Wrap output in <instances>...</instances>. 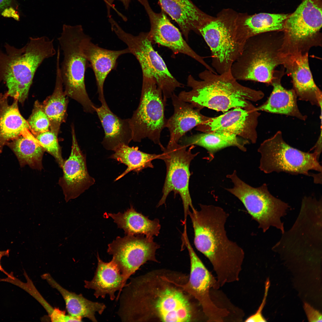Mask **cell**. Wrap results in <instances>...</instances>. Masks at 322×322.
<instances>
[{"label":"cell","mask_w":322,"mask_h":322,"mask_svg":"<svg viewBox=\"0 0 322 322\" xmlns=\"http://www.w3.org/2000/svg\"><path fill=\"white\" fill-rule=\"evenodd\" d=\"M260 115L252 104L245 108L238 107L215 117H208L196 129L204 133L226 132L256 143L258 119Z\"/></svg>","instance_id":"2e32d148"},{"label":"cell","mask_w":322,"mask_h":322,"mask_svg":"<svg viewBox=\"0 0 322 322\" xmlns=\"http://www.w3.org/2000/svg\"><path fill=\"white\" fill-rule=\"evenodd\" d=\"M17 0H0V16L4 15L17 10Z\"/></svg>","instance_id":"74e56055"},{"label":"cell","mask_w":322,"mask_h":322,"mask_svg":"<svg viewBox=\"0 0 322 322\" xmlns=\"http://www.w3.org/2000/svg\"><path fill=\"white\" fill-rule=\"evenodd\" d=\"M227 177L234 185L226 190L242 202L264 232L270 227L279 230L282 233L285 231L281 218L286 214L289 208L287 203L272 195L265 183L257 188L247 184L238 177L235 170Z\"/></svg>","instance_id":"ba28073f"},{"label":"cell","mask_w":322,"mask_h":322,"mask_svg":"<svg viewBox=\"0 0 322 322\" xmlns=\"http://www.w3.org/2000/svg\"><path fill=\"white\" fill-rule=\"evenodd\" d=\"M97 258V267L94 276L90 281H84V287L94 290L96 298L100 297L104 298L108 295L112 301L115 298V292L118 291L117 300L125 286L123 276L112 259L109 262H104L98 253Z\"/></svg>","instance_id":"d4e9b609"},{"label":"cell","mask_w":322,"mask_h":322,"mask_svg":"<svg viewBox=\"0 0 322 322\" xmlns=\"http://www.w3.org/2000/svg\"><path fill=\"white\" fill-rule=\"evenodd\" d=\"M7 145L15 153L21 166L28 165L33 169L42 168V160L45 150L29 129H25L21 135Z\"/></svg>","instance_id":"1f68e13d"},{"label":"cell","mask_w":322,"mask_h":322,"mask_svg":"<svg viewBox=\"0 0 322 322\" xmlns=\"http://www.w3.org/2000/svg\"><path fill=\"white\" fill-rule=\"evenodd\" d=\"M57 135L49 131L40 133L34 136L38 143L55 159L60 167H62L64 160L60 147L58 145Z\"/></svg>","instance_id":"e575fe53"},{"label":"cell","mask_w":322,"mask_h":322,"mask_svg":"<svg viewBox=\"0 0 322 322\" xmlns=\"http://www.w3.org/2000/svg\"><path fill=\"white\" fill-rule=\"evenodd\" d=\"M6 52H0V81L6 85L9 96L23 104L38 68L56 52L54 39L46 36L31 37L23 47L7 44Z\"/></svg>","instance_id":"277c9868"},{"label":"cell","mask_w":322,"mask_h":322,"mask_svg":"<svg viewBox=\"0 0 322 322\" xmlns=\"http://www.w3.org/2000/svg\"><path fill=\"white\" fill-rule=\"evenodd\" d=\"M118 227L123 229L126 235H143L153 238L160 233L161 226L157 219H149L147 217L137 212L131 205L123 213H109Z\"/></svg>","instance_id":"83f0119b"},{"label":"cell","mask_w":322,"mask_h":322,"mask_svg":"<svg viewBox=\"0 0 322 322\" xmlns=\"http://www.w3.org/2000/svg\"><path fill=\"white\" fill-rule=\"evenodd\" d=\"M171 98L174 112L167 120L166 128L170 136L168 145L178 143L187 132L203 123L207 118L201 113V109L181 100L174 93Z\"/></svg>","instance_id":"cb8c5ba5"},{"label":"cell","mask_w":322,"mask_h":322,"mask_svg":"<svg viewBox=\"0 0 322 322\" xmlns=\"http://www.w3.org/2000/svg\"><path fill=\"white\" fill-rule=\"evenodd\" d=\"M200 80L189 75L188 91L181 92L178 96L181 100L201 109L206 107L218 111L226 112L232 108H245L263 97L264 93L239 83L231 73L220 75L206 69L199 75Z\"/></svg>","instance_id":"3957f363"},{"label":"cell","mask_w":322,"mask_h":322,"mask_svg":"<svg viewBox=\"0 0 322 322\" xmlns=\"http://www.w3.org/2000/svg\"><path fill=\"white\" fill-rule=\"evenodd\" d=\"M24 275L27 281L26 283L21 281L14 276L9 279L8 282L21 288L35 299L47 311L52 321L64 322L73 321L72 316L69 314L66 315L65 311L58 308H53L45 300L25 271Z\"/></svg>","instance_id":"836d02e7"},{"label":"cell","mask_w":322,"mask_h":322,"mask_svg":"<svg viewBox=\"0 0 322 322\" xmlns=\"http://www.w3.org/2000/svg\"><path fill=\"white\" fill-rule=\"evenodd\" d=\"M280 80L275 78L271 83L273 91L268 100L256 108L258 111L287 115L304 120L306 117L301 113L297 102V95L294 90H287L281 84Z\"/></svg>","instance_id":"f1b7e54d"},{"label":"cell","mask_w":322,"mask_h":322,"mask_svg":"<svg viewBox=\"0 0 322 322\" xmlns=\"http://www.w3.org/2000/svg\"><path fill=\"white\" fill-rule=\"evenodd\" d=\"M85 34L81 25H63L58 38L64 56L60 68L66 95L80 103L85 112L93 113L95 106L88 95L85 83L88 62L80 45Z\"/></svg>","instance_id":"8992f818"},{"label":"cell","mask_w":322,"mask_h":322,"mask_svg":"<svg viewBox=\"0 0 322 322\" xmlns=\"http://www.w3.org/2000/svg\"><path fill=\"white\" fill-rule=\"evenodd\" d=\"M131 279L124 288L120 310L126 322H142L154 316L163 322H187L193 307L175 281L162 276V282L153 287L148 274Z\"/></svg>","instance_id":"6da1fadb"},{"label":"cell","mask_w":322,"mask_h":322,"mask_svg":"<svg viewBox=\"0 0 322 322\" xmlns=\"http://www.w3.org/2000/svg\"><path fill=\"white\" fill-rule=\"evenodd\" d=\"M322 172L318 174H312V176L314 178V181L315 183L321 184Z\"/></svg>","instance_id":"b9f144b4"},{"label":"cell","mask_w":322,"mask_h":322,"mask_svg":"<svg viewBox=\"0 0 322 322\" xmlns=\"http://www.w3.org/2000/svg\"><path fill=\"white\" fill-rule=\"evenodd\" d=\"M287 51L284 35L281 38H267L264 33L254 35L245 41L231 73L237 80L271 83L274 69L283 64Z\"/></svg>","instance_id":"5b68a950"},{"label":"cell","mask_w":322,"mask_h":322,"mask_svg":"<svg viewBox=\"0 0 322 322\" xmlns=\"http://www.w3.org/2000/svg\"><path fill=\"white\" fill-rule=\"evenodd\" d=\"M269 284V281L268 279H267L265 283L264 296L261 304L257 312L254 314L247 318L245 320V322H263L267 321L266 319L262 315V312L265 303Z\"/></svg>","instance_id":"8d00e7d4"},{"label":"cell","mask_w":322,"mask_h":322,"mask_svg":"<svg viewBox=\"0 0 322 322\" xmlns=\"http://www.w3.org/2000/svg\"><path fill=\"white\" fill-rule=\"evenodd\" d=\"M321 144V138L318 139L315 145L312 148V149H314L313 152L316 154L319 159L322 151Z\"/></svg>","instance_id":"ab89813d"},{"label":"cell","mask_w":322,"mask_h":322,"mask_svg":"<svg viewBox=\"0 0 322 322\" xmlns=\"http://www.w3.org/2000/svg\"><path fill=\"white\" fill-rule=\"evenodd\" d=\"M184 243L189 253L190 273L188 280L184 284H176L193 296L199 304L208 322H223L230 314L226 309L217 306L212 300L210 292L220 287L216 279L206 268L190 244L187 233L182 234Z\"/></svg>","instance_id":"7c38bea8"},{"label":"cell","mask_w":322,"mask_h":322,"mask_svg":"<svg viewBox=\"0 0 322 322\" xmlns=\"http://www.w3.org/2000/svg\"><path fill=\"white\" fill-rule=\"evenodd\" d=\"M189 215L194 232L196 249L210 261L220 287L238 281L245 257L243 249L227 235L225 225L229 214L222 208L200 204Z\"/></svg>","instance_id":"7a4b0ae2"},{"label":"cell","mask_w":322,"mask_h":322,"mask_svg":"<svg viewBox=\"0 0 322 322\" xmlns=\"http://www.w3.org/2000/svg\"><path fill=\"white\" fill-rule=\"evenodd\" d=\"M72 145L70 155L62 167L63 175L59 180L67 201L74 199L88 189L95 182L87 171L86 156L78 144L72 129Z\"/></svg>","instance_id":"ac0fdd59"},{"label":"cell","mask_w":322,"mask_h":322,"mask_svg":"<svg viewBox=\"0 0 322 322\" xmlns=\"http://www.w3.org/2000/svg\"><path fill=\"white\" fill-rule=\"evenodd\" d=\"M258 151L261 156L259 168L265 173L283 172L310 176L311 170L322 172L316 154L290 146L284 140L281 131L264 141Z\"/></svg>","instance_id":"30bf717a"},{"label":"cell","mask_w":322,"mask_h":322,"mask_svg":"<svg viewBox=\"0 0 322 322\" xmlns=\"http://www.w3.org/2000/svg\"><path fill=\"white\" fill-rule=\"evenodd\" d=\"M114 151V153L109 158L116 160L127 167L126 169L115 179V181L122 178L131 171H134L138 174L145 168H153L154 166L151 162L153 160L162 159V154L146 153L139 150L137 147H130L129 145H122Z\"/></svg>","instance_id":"d6a6232c"},{"label":"cell","mask_w":322,"mask_h":322,"mask_svg":"<svg viewBox=\"0 0 322 322\" xmlns=\"http://www.w3.org/2000/svg\"><path fill=\"white\" fill-rule=\"evenodd\" d=\"M27 121L30 130L34 136L49 131V120L41 105L38 102L35 103L32 112Z\"/></svg>","instance_id":"d590c367"},{"label":"cell","mask_w":322,"mask_h":322,"mask_svg":"<svg viewBox=\"0 0 322 322\" xmlns=\"http://www.w3.org/2000/svg\"><path fill=\"white\" fill-rule=\"evenodd\" d=\"M9 250L4 251H0V271L4 273L7 276L9 275V274L6 272L2 267L1 264V260L3 257L4 256L8 257L9 256Z\"/></svg>","instance_id":"60d3db41"},{"label":"cell","mask_w":322,"mask_h":322,"mask_svg":"<svg viewBox=\"0 0 322 322\" xmlns=\"http://www.w3.org/2000/svg\"><path fill=\"white\" fill-rule=\"evenodd\" d=\"M100 102L101 106H95V110L104 131L103 146L107 150L114 151L122 145H129L133 139L130 118L122 119L114 113L105 99Z\"/></svg>","instance_id":"7402d4cb"},{"label":"cell","mask_w":322,"mask_h":322,"mask_svg":"<svg viewBox=\"0 0 322 322\" xmlns=\"http://www.w3.org/2000/svg\"><path fill=\"white\" fill-rule=\"evenodd\" d=\"M238 13L231 8L224 9L198 30L210 49L212 68L219 74L231 73L232 64L242 50L243 47L235 39Z\"/></svg>","instance_id":"52a82bcc"},{"label":"cell","mask_w":322,"mask_h":322,"mask_svg":"<svg viewBox=\"0 0 322 322\" xmlns=\"http://www.w3.org/2000/svg\"><path fill=\"white\" fill-rule=\"evenodd\" d=\"M159 247L153 238L143 235H126L117 237L109 244L107 251L112 256V259L123 275L125 285L141 265L148 261H158L155 254Z\"/></svg>","instance_id":"5bb4252c"},{"label":"cell","mask_w":322,"mask_h":322,"mask_svg":"<svg viewBox=\"0 0 322 322\" xmlns=\"http://www.w3.org/2000/svg\"><path fill=\"white\" fill-rule=\"evenodd\" d=\"M80 45L82 53L94 72L98 99L101 102L105 99L103 86L108 75L116 67L118 58L123 55L130 53V52L127 48L114 50L101 47L93 43L91 38L86 34Z\"/></svg>","instance_id":"ffe728a7"},{"label":"cell","mask_w":322,"mask_h":322,"mask_svg":"<svg viewBox=\"0 0 322 322\" xmlns=\"http://www.w3.org/2000/svg\"><path fill=\"white\" fill-rule=\"evenodd\" d=\"M162 10L179 27L187 41L191 31L199 34V28L214 17L202 11L191 0H158Z\"/></svg>","instance_id":"603a6c76"},{"label":"cell","mask_w":322,"mask_h":322,"mask_svg":"<svg viewBox=\"0 0 322 322\" xmlns=\"http://www.w3.org/2000/svg\"><path fill=\"white\" fill-rule=\"evenodd\" d=\"M112 30L138 60L143 78L154 80L161 89L165 102L171 98L176 88L183 86L170 72L162 58L153 48L148 32L134 35L125 31L118 24H114Z\"/></svg>","instance_id":"8fae6325"},{"label":"cell","mask_w":322,"mask_h":322,"mask_svg":"<svg viewBox=\"0 0 322 322\" xmlns=\"http://www.w3.org/2000/svg\"><path fill=\"white\" fill-rule=\"evenodd\" d=\"M144 7L150 20V29L148 32L151 43L166 47L175 53L187 55L194 59L207 69L213 71V68L204 60L205 58L197 54L187 43L178 29L170 21L161 10L160 12H154L148 0H137Z\"/></svg>","instance_id":"e0dca14e"},{"label":"cell","mask_w":322,"mask_h":322,"mask_svg":"<svg viewBox=\"0 0 322 322\" xmlns=\"http://www.w3.org/2000/svg\"><path fill=\"white\" fill-rule=\"evenodd\" d=\"M289 15L267 13L249 15L247 13H238L236 40L243 46L248 38L254 35L267 32L283 31Z\"/></svg>","instance_id":"44dd1931"},{"label":"cell","mask_w":322,"mask_h":322,"mask_svg":"<svg viewBox=\"0 0 322 322\" xmlns=\"http://www.w3.org/2000/svg\"><path fill=\"white\" fill-rule=\"evenodd\" d=\"M60 52H58L56 59L55 84L52 94L44 101L41 106L48 117L51 131L57 135L61 124L64 120L67 107L66 95L63 90L60 64Z\"/></svg>","instance_id":"4dcf8cb0"},{"label":"cell","mask_w":322,"mask_h":322,"mask_svg":"<svg viewBox=\"0 0 322 322\" xmlns=\"http://www.w3.org/2000/svg\"><path fill=\"white\" fill-rule=\"evenodd\" d=\"M304 308L309 322L322 321V315L318 311L306 303H304Z\"/></svg>","instance_id":"f35d334b"},{"label":"cell","mask_w":322,"mask_h":322,"mask_svg":"<svg viewBox=\"0 0 322 322\" xmlns=\"http://www.w3.org/2000/svg\"><path fill=\"white\" fill-rule=\"evenodd\" d=\"M247 140L234 134L226 132L204 133L185 137L182 144L187 147L197 145L205 148L209 154L210 161L214 157L215 154L224 148L234 146L240 150L246 151L245 145L249 143Z\"/></svg>","instance_id":"f546056e"},{"label":"cell","mask_w":322,"mask_h":322,"mask_svg":"<svg viewBox=\"0 0 322 322\" xmlns=\"http://www.w3.org/2000/svg\"><path fill=\"white\" fill-rule=\"evenodd\" d=\"M322 0H303L289 15L283 31L290 49L302 50L315 38L322 27Z\"/></svg>","instance_id":"9a60e30c"},{"label":"cell","mask_w":322,"mask_h":322,"mask_svg":"<svg viewBox=\"0 0 322 322\" xmlns=\"http://www.w3.org/2000/svg\"><path fill=\"white\" fill-rule=\"evenodd\" d=\"M9 97L7 92L0 93V153L5 145L21 135L25 129L30 130L27 120L20 113L18 100L14 99L10 104Z\"/></svg>","instance_id":"484cf974"},{"label":"cell","mask_w":322,"mask_h":322,"mask_svg":"<svg viewBox=\"0 0 322 322\" xmlns=\"http://www.w3.org/2000/svg\"><path fill=\"white\" fill-rule=\"evenodd\" d=\"M193 145L188 149L187 146L178 143L168 145L162 151V160L165 164L166 174L162 189V196L157 207L165 203L168 194L172 191L179 194L183 204L185 222H186L189 208H194L190 194L189 184L191 174L190 165L191 161L198 153L193 154Z\"/></svg>","instance_id":"4fadbf2b"},{"label":"cell","mask_w":322,"mask_h":322,"mask_svg":"<svg viewBox=\"0 0 322 322\" xmlns=\"http://www.w3.org/2000/svg\"><path fill=\"white\" fill-rule=\"evenodd\" d=\"M165 103L162 91L154 80L143 78L139 103L130 118L132 140L140 142L147 138L158 145L162 150L165 148L160 139L168 120L165 114Z\"/></svg>","instance_id":"9c48e42d"},{"label":"cell","mask_w":322,"mask_h":322,"mask_svg":"<svg viewBox=\"0 0 322 322\" xmlns=\"http://www.w3.org/2000/svg\"><path fill=\"white\" fill-rule=\"evenodd\" d=\"M41 277L60 293L65 301L68 314L71 316L81 319L87 318L92 322H97L95 316L96 313L101 315L106 308L103 303L92 301L84 297L81 294H77L66 290L48 273L43 274Z\"/></svg>","instance_id":"4316f807"},{"label":"cell","mask_w":322,"mask_h":322,"mask_svg":"<svg viewBox=\"0 0 322 322\" xmlns=\"http://www.w3.org/2000/svg\"><path fill=\"white\" fill-rule=\"evenodd\" d=\"M307 52L298 49L287 52L283 64L292 80L294 90L301 100L321 107L322 93L310 71Z\"/></svg>","instance_id":"d6986e66"}]
</instances>
